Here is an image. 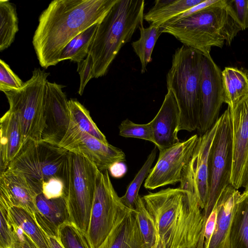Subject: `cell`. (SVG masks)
I'll use <instances>...</instances> for the list:
<instances>
[{"instance_id":"1","label":"cell","mask_w":248,"mask_h":248,"mask_svg":"<svg viewBox=\"0 0 248 248\" xmlns=\"http://www.w3.org/2000/svg\"><path fill=\"white\" fill-rule=\"evenodd\" d=\"M117 0H54L42 12L32 45L40 65H57L63 48L79 33L98 24Z\"/></svg>"},{"instance_id":"2","label":"cell","mask_w":248,"mask_h":248,"mask_svg":"<svg viewBox=\"0 0 248 248\" xmlns=\"http://www.w3.org/2000/svg\"><path fill=\"white\" fill-rule=\"evenodd\" d=\"M142 198L166 248H204L203 215L195 195L169 187Z\"/></svg>"},{"instance_id":"3","label":"cell","mask_w":248,"mask_h":248,"mask_svg":"<svg viewBox=\"0 0 248 248\" xmlns=\"http://www.w3.org/2000/svg\"><path fill=\"white\" fill-rule=\"evenodd\" d=\"M162 33L173 35L184 46L211 56L212 46H230L242 31L227 0L214 4L190 16L160 27Z\"/></svg>"},{"instance_id":"4","label":"cell","mask_w":248,"mask_h":248,"mask_svg":"<svg viewBox=\"0 0 248 248\" xmlns=\"http://www.w3.org/2000/svg\"><path fill=\"white\" fill-rule=\"evenodd\" d=\"M144 0H117L98 23L89 54L94 78L105 76L121 48L144 19Z\"/></svg>"},{"instance_id":"5","label":"cell","mask_w":248,"mask_h":248,"mask_svg":"<svg viewBox=\"0 0 248 248\" xmlns=\"http://www.w3.org/2000/svg\"><path fill=\"white\" fill-rule=\"evenodd\" d=\"M203 54L183 45L172 56L167 74V87L173 93L180 111L178 132L197 129L201 109Z\"/></svg>"},{"instance_id":"6","label":"cell","mask_w":248,"mask_h":248,"mask_svg":"<svg viewBox=\"0 0 248 248\" xmlns=\"http://www.w3.org/2000/svg\"><path fill=\"white\" fill-rule=\"evenodd\" d=\"M69 153L58 145L29 140L8 169L23 174L38 195L42 193L43 184L52 178L68 184Z\"/></svg>"},{"instance_id":"7","label":"cell","mask_w":248,"mask_h":248,"mask_svg":"<svg viewBox=\"0 0 248 248\" xmlns=\"http://www.w3.org/2000/svg\"><path fill=\"white\" fill-rule=\"evenodd\" d=\"M49 75L44 70L35 68L31 78L22 88L4 93L9 110L16 116L20 124L23 143L29 140H42L46 127L45 93Z\"/></svg>"},{"instance_id":"8","label":"cell","mask_w":248,"mask_h":248,"mask_svg":"<svg viewBox=\"0 0 248 248\" xmlns=\"http://www.w3.org/2000/svg\"><path fill=\"white\" fill-rule=\"evenodd\" d=\"M98 170L86 156L69 152L66 202L70 221L85 235L90 223Z\"/></svg>"},{"instance_id":"9","label":"cell","mask_w":248,"mask_h":248,"mask_svg":"<svg viewBox=\"0 0 248 248\" xmlns=\"http://www.w3.org/2000/svg\"><path fill=\"white\" fill-rule=\"evenodd\" d=\"M218 121V127L209 154V195L206 206L202 211L204 226L221 192L231 185L233 151L229 107Z\"/></svg>"},{"instance_id":"10","label":"cell","mask_w":248,"mask_h":248,"mask_svg":"<svg viewBox=\"0 0 248 248\" xmlns=\"http://www.w3.org/2000/svg\"><path fill=\"white\" fill-rule=\"evenodd\" d=\"M127 208L115 191L108 170H98L86 235L90 248H98L102 244Z\"/></svg>"},{"instance_id":"11","label":"cell","mask_w":248,"mask_h":248,"mask_svg":"<svg viewBox=\"0 0 248 248\" xmlns=\"http://www.w3.org/2000/svg\"><path fill=\"white\" fill-rule=\"evenodd\" d=\"M218 125L217 120L209 130L198 137L192 156L181 175L180 187L197 198L202 211L208 199L209 154Z\"/></svg>"},{"instance_id":"12","label":"cell","mask_w":248,"mask_h":248,"mask_svg":"<svg viewBox=\"0 0 248 248\" xmlns=\"http://www.w3.org/2000/svg\"><path fill=\"white\" fill-rule=\"evenodd\" d=\"M58 146L86 156L100 171L108 170L113 164L125 161V154L121 149L81 130L71 119L68 130Z\"/></svg>"},{"instance_id":"13","label":"cell","mask_w":248,"mask_h":248,"mask_svg":"<svg viewBox=\"0 0 248 248\" xmlns=\"http://www.w3.org/2000/svg\"><path fill=\"white\" fill-rule=\"evenodd\" d=\"M198 137L194 135L159 152L156 164L145 180L144 187L153 190L180 182L182 170L192 156Z\"/></svg>"},{"instance_id":"14","label":"cell","mask_w":248,"mask_h":248,"mask_svg":"<svg viewBox=\"0 0 248 248\" xmlns=\"http://www.w3.org/2000/svg\"><path fill=\"white\" fill-rule=\"evenodd\" d=\"M229 108L233 151L231 184L238 189L248 186V94Z\"/></svg>"},{"instance_id":"15","label":"cell","mask_w":248,"mask_h":248,"mask_svg":"<svg viewBox=\"0 0 248 248\" xmlns=\"http://www.w3.org/2000/svg\"><path fill=\"white\" fill-rule=\"evenodd\" d=\"M224 103L222 71L211 56L203 54L201 78V109L197 130L200 135L209 130L218 119Z\"/></svg>"},{"instance_id":"16","label":"cell","mask_w":248,"mask_h":248,"mask_svg":"<svg viewBox=\"0 0 248 248\" xmlns=\"http://www.w3.org/2000/svg\"><path fill=\"white\" fill-rule=\"evenodd\" d=\"M64 86L47 81L46 84L45 118L46 127L42 140L59 145L64 137L70 122L69 102L63 92Z\"/></svg>"},{"instance_id":"17","label":"cell","mask_w":248,"mask_h":248,"mask_svg":"<svg viewBox=\"0 0 248 248\" xmlns=\"http://www.w3.org/2000/svg\"><path fill=\"white\" fill-rule=\"evenodd\" d=\"M37 195L21 173L10 169L0 173V200L4 202L9 207L22 208L34 218L37 212Z\"/></svg>"},{"instance_id":"18","label":"cell","mask_w":248,"mask_h":248,"mask_svg":"<svg viewBox=\"0 0 248 248\" xmlns=\"http://www.w3.org/2000/svg\"><path fill=\"white\" fill-rule=\"evenodd\" d=\"M179 120L180 111L176 100L172 93L168 90L158 112L152 120L155 145L159 152L180 142L177 136Z\"/></svg>"},{"instance_id":"19","label":"cell","mask_w":248,"mask_h":248,"mask_svg":"<svg viewBox=\"0 0 248 248\" xmlns=\"http://www.w3.org/2000/svg\"><path fill=\"white\" fill-rule=\"evenodd\" d=\"M241 193L231 184L221 192L215 207L217 217L210 240L204 248H229L232 219Z\"/></svg>"},{"instance_id":"20","label":"cell","mask_w":248,"mask_h":248,"mask_svg":"<svg viewBox=\"0 0 248 248\" xmlns=\"http://www.w3.org/2000/svg\"><path fill=\"white\" fill-rule=\"evenodd\" d=\"M98 248H144L135 209H125Z\"/></svg>"},{"instance_id":"21","label":"cell","mask_w":248,"mask_h":248,"mask_svg":"<svg viewBox=\"0 0 248 248\" xmlns=\"http://www.w3.org/2000/svg\"><path fill=\"white\" fill-rule=\"evenodd\" d=\"M34 219L47 236L58 237L59 227L70 221L66 197L48 199L42 193L36 199Z\"/></svg>"},{"instance_id":"22","label":"cell","mask_w":248,"mask_h":248,"mask_svg":"<svg viewBox=\"0 0 248 248\" xmlns=\"http://www.w3.org/2000/svg\"><path fill=\"white\" fill-rule=\"evenodd\" d=\"M0 172H2L8 169L23 144L18 121L9 109L0 118Z\"/></svg>"},{"instance_id":"23","label":"cell","mask_w":248,"mask_h":248,"mask_svg":"<svg viewBox=\"0 0 248 248\" xmlns=\"http://www.w3.org/2000/svg\"><path fill=\"white\" fill-rule=\"evenodd\" d=\"M229 248H248V186L241 193L234 210Z\"/></svg>"},{"instance_id":"24","label":"cell","mask_w":248,"mask_h":248,"mask_svg":"<svg viewBox=\"0 0 248 248\" xmlns=\"http://www.w3.org/2000/svg\"><path fill=\"white\" fill-rule=\"evenodd\" d=\"M204 0H156L144 16V19L150 25L160 27L173 17Z\"/></svg>"},{"instance_id":"25","label":"cell","mask_w":248,"mask_h":248,"mask_svg":"<svg viewBox=\"0 0 248 248\" xmlns=\"http://www.w3.org/2000/svg\"><path fill=\"white\" fill-rule=\"evenodd\" d=\"M224 103L232 107L248 94V74L233 67H226L222 71Z\"/></svg>"},{"instance_id":"26","label":"cell","mask_w":248,"mask_h":248,"mask_svg":"<svg viewBox=\"0 0 248 248\" xmlns=\"http://www.w3.org/2000/svg\"><path fill=\"white\" fill-rule=\"evenodd\" d=\"M9 214L12 222L20 228L38 248H51L47 236L29 213L22 208L11 206L9 208Z\"/></svg>"},{"instance_id":"27","label":"cell","mask_w":248,"mask_h":248,"mask_svg":"<svg viewBox=\"0 0 248 248\" xmlns=\"http://www.w3.org/2000/svg\"><path fill=\"white\" fill-rule=\"evenodd\" d=\"M16 5L7 0H0V50L13 43L19 30Z\"/></svg>"},{"instance_id":"28","label":"cell","mask_w":248,"mask_h":248,"mask_svg":"<svg viewBox=\"0 0 248 248\" xmlns=\"http://www.w3.org/2000/svg\"><path fill=\"white\" fill-rule=\"evenodd\" d=\"M140 37L131 44L134 51L139 58L141 63V73L147 71V64L152 60V54L158 37L162 33L160 27L152 25L144 28L143 23L139 27Z\"/></svg>"},{"instance_id":"29","label":"cell","mask_w":248,"mask_h":248,"mask_svg":"<svg viewBox=\"0 0 248 248\" xmlns=\"http://www.w3.org/2000/svg\"><path fill=\"white\" fill-rule=\"evenodd\" d=\"M94 24L75 37L62 50L59 62L69 60L78 62L89 54L90 46L94 36L97 25Z\"/></svg>"},{"instance_id":"30","label":"cell","mask_w":248,"mask_h":248,"mask_svg":"<svg viewBox=\"0 0 248 248\" xmlns=\"http://www.w3.org/2000/svg\"><path fill=\"white\" fill-rule=\"evenodd\" d=\"M68 102L71 120L81 130L105 143H108L106 136L92 119L89 110L76 99H71Z\"/></svg>"},{"instance_id":"31","label":"cell","mask_w":248,"mask_h":248,"mask_svg":"<svg viewBox=\"0 0 248 248\" xmlns=\"http://www.w3.org/2000/svg\"><path fill=\"white\" fill-rule=\"evenodd\" d=\"M156 152L157 147L155 146L140 169L127 186L125 194L120 197L122 203L126 207L135 209L136 201L139 195V190L143 182L146 180L149 173L151 166L155 160Z\"/></svg>"},{"instance_id":"32","label":"cell","mask_w":248,"mask_h":248,"mask_svg":"<svg viewBox=\"0 0 248 248\" xmlns=\"http://www.w3.org/2000/svg\"><path fill=\"white\" fill-rule=\"evenodd\" d=\"M135 209L144 248H151L155 244L157 233L153 218L147 210L142 197L139 195Z\"/></svg>"},{"instance_id":"33","label":"cell","mask_w":248,"mask_h":248,"mask_svg":"<svg viewBox=\"0 0 248 248\" xmlns=\"http://www.w3.org/2000/svg\"><path fill=\"white\" fill-rule=\"evenodd\" d=\"M57 238L63 248H90L86 235L70 221L59 227Z\"/></svg>"},{"instance_id":"34","label":"cell","mask_w":248,"mask_h":248,"mask_svg":"<svg viewBox=\"0 0 248 248\" xmlns=\"http://www.w3.org/2000/svg\"><path fill=\"white\" fill-rule=\"evenodd\" d=\"M118 128L119 134L122 137L142 139L155 144L152 121L146 124H137L128 119H126L121 122Z\"/></svg>"},{"instance_id":"35","label":"cell","mask_w":248,"mask_h":248,"mask_svg":"<svg viewBox=\"0 0 248 248\" xmlns=\"http://www.w3.org/2000/svg\"><path fill=\"white\" fill-rule=\"evenodd\" d=\"M9 208L5 202L0 200V248H14L15 232Z\"/></svg>"},{"instance_id":"36","label":"cell","mask_w":248,"mask_h":248,"mask_svg":"<svg viewBox=\"0 0 248 248\" xmlns=\"http://www.w3.org/2000/svg\"><path fill=\"white\" fill-rule=\"evenodd\" d=\"M24 84L22 80L13 72L9 65L0 60V90L4 93L17 90Z\"/></svg>"},{"instance_id":"37","label":"cell","mask_w":248,"mask_h":248,"mask_svg":"<svg viewBox=\"0 0 248 248\" xmlns=\"http://www.w3.org/2000/svg\"><path fill=\"white\" fill-rule=\"evenodd\" d=\"M67 187L63 180L53 177L43 184L42 194L48 199L66 197Z\"/></svg>"},{"instance_id":"38","label":"cell","mask_w":248,"mask_h":248,"mask_svg":"<svg viewBox=\"0 0 248 248\" xmlns=\"http://www.w3.org/2000/svg\"><path fill=\"white\" fill-rule=\"evenodd\" d=\"M77 63V72L80 77V84L78 93L81 95L88 82L92 78H94L93 62L91 55L89 54L85 59Z\"/></svg>"},{"instance_id":"39","label":"cell","mask_w":248,"mask_h":248,"mask_svg":"<svg viewBox=\"0 0 248 248\" xmlns=\"http://www.w3.org/2000/svg\"><path fill=\"white\" fill-rule=\"evenodd\" d=\"M235 17L244 31L248 28V0H227Z\"/></svg>"},{"instance_id":"40","label":"cell","mask_w":248,"mask_h":248,"mask_svg":"<svg viewBox=\"0 0 248 248\" xmlns=\"http://www.w3.org/2000/svg\"><path fill=\"white\" fill-rule=\"evenodd\" d=\"M12 224L15 232L14 248H38L32 240L20 228L13 222Z\"/></svg>"},{"instance_id":"41","label":"cell","mask_w":248,"mask_h":248,"mask_svg":"<svg viewBox=\"0 0 248 248\" xmlns=\"http://www.w3.org/2000/svg\"><path fill=\"white\" fill-rule=\"evenodd\" d=\"M217 0H204L202 2L195 5L191 8L178 14L169 20L166 23L174 22L189 16H190L203 9H204L216 3ZM165 23V24H166Z\"/></svg>"},{"instance_id":"42","label":"cell","mask_w":248,"mask_h":248,"mask_svg":"<svg viewBox=\"0 0 248 248\" xmlns=\"http://www.w3.org/2000/svg\"><path fill=\"white\" fill-rule=\"evenodd\" d=\"M126 166L124 162H117L113 164L108 170L111 175L115 178L123 177L126 172Z\"/></svg>"},{"instance_id":"43","label":"cell","mask_w":248,"mask_h":248,"mask_svg":"<svg viewBox=\"0 0 248 248\" xmlns=\"http://www.w3.org/2000/svg\"><path fill=\"white\" fill-rule=\"evenodd\" d=\"M51 248H63L57 237L47 236Z\"/></svg>"},{"instance_id":"44","label":"cell","mask_w":248,"mask_h":248,"mask_svg":"<svg viewBox=\"0 0 248 248\" xmlns=\"http://www.w3.org/2000/svg\"><path fill=\"white\" fill-rule=\"evenodd\" d=\"M151 248H166L165 244L162 240L157 235L155 245Z\"/></svg>"}]
</instances>
